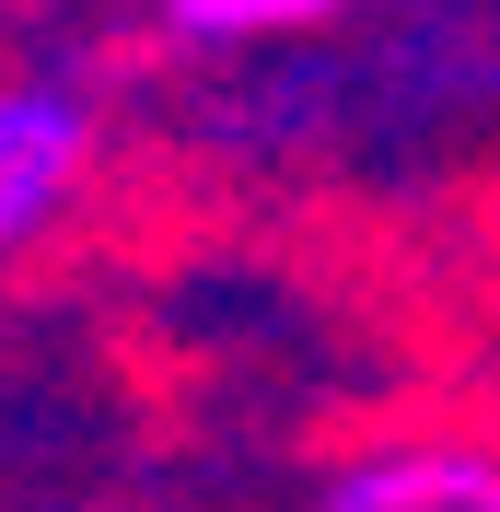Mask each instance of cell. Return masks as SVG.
<instances>
[{"instance_id": "6da1fadb", "label": "cell", "mask_w": 500, "mask_h": 512, "mask_svg": "<svg viewBox=\"0 0 500 512\" xmlns=\"http://www.w3.org/2000/svg\"><path fill=\"white\" fill-rule=\"evenodd\" d=\"M94 187V105L59 82H12L0 94V256H24Z\"/></svg>"}, {"instance_id": "7a4b0ae2", "label": "cell", "mask_w": 500, "mask_h": 512, "mask_svg": "<svg viewBox=\"0 0 500 512\" xmlns=\"http://www.w3.org/2000/svg\"><path fill=\"white\" fill-rule=\"evenodd\" d=\"M326 512H500V454L489 443H384L326 489Z\"/></svg>"}, {"instance_id": "3957f363", "label": "cell", "mask_w": 500, "mask_h": 512, "mask_svg": "<svg viewBox=\"0 0 500 512\" xmlns=\"http://www.w3.org/2000/svg\"><path fill=\"white\" fill-rule=\"evenodd\" d=\"M338 0H163V24L221 47V35H291V24H326Z\"/></svg>"}]
</instances>
